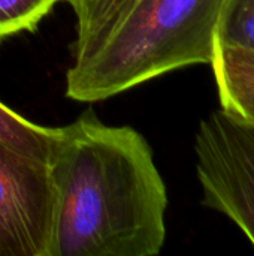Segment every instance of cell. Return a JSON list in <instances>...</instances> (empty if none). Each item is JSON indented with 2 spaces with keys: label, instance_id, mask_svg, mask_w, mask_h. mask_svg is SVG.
Listing matches in <instances>:
<instances>
[{
  "label": "cell",
  "instance_id": "3",
  "mask_svg": "<svg viewBox=\"0 0 254 256\" xmlns=\"http://www.w3.org/2000/svg\"><path fill=\"white\" fill-rule=\"evenodd\" d=\"M202 204L229 218L254 246V123L220 108L195 138Z\"/></svg>",
  "mask_w": 254,
  "mask_h": 256
},
{
  "label": "cell",
  "instance_id": "2",
  "mask_svg": "<svg viewBox=\"0 0 254 256\" xmlns=\"http://www.w3.org/2000/svg\"><path fill=\"white\" fill-rule=\"evenodd\" d=\"M78 20L66 94L97 102L168 72L210 64L225 0H66Z\"/></svg>",
  "mask_w": 254,
  "mask_h": 256
},
{
  "label": "cell",
  "instance_id": "1",
  "mask_svg": "<svg viewBox=\"0 0 254 256\" xmlns=\"http://www.w3.org/2000/svg\"><path fill=\"white\" fill-rule=\"evenodd\" d=\"M54 222L48 256H154L168 192L147 140L87 110L57 128L48 160Z\"/></svg>",
  "mask_w": 254,
  "mask_h": 256
},
{
  "label": "cell",
  "instance_id": "5",
  "mask_svg": "<svg viewBox=\"0 0 254 256\" xmlns=\"http://www.w3.org/2000/svg\"><path fill=\"white\" fill-rule=\"evenodd\" d=\"M210 66L222 108L254 123V52L214 42Z\"/></svg>",
  "mask_w": 254,
  "mask_h": 256
},
{
  "label": "cell",
  "instance_id": "6",
  "mask_svg": "<svg viewBox=\"0 0 254 256\" xmlns=\"http://www.w3.org/2000/svg\"><path fill=\"white\" fill-rule=\"evenodd\" d=\"M57 128H46L28 122L0 102V141L9 147L30 156L39 162L48 164Z\"/></svg>",
  "mask_w": 254,
  "mask_h": 256
},
{
  "label": "cell",
  "instance_id": "4",
  "mask_svg": "<svg viewBox=\"0 0 254 256\" xmlns=\"http://www.w3.org/2000/svg\"><path fill=\"white\" fill-rule=\"evenodd\" d=\"M52 222L48 164L0 141V256H48Z\"/></svg>",
  "mask_w": 254,
  "mask_h": 256
},
{
  "label": "cell",
  "instance_id": "8",
  "mask_svg": "<svg viewBox=\"0 0 254 256\" xmlns=\"http://www.w3.org/2000/svg\"><path fill=\"white\" fill-rule=\"evenodd\" d=\"M57 2L60 0H0V40L34 30Z\"/></svg>",
  "mask_w": 254,
  "mask_h": 256
},
{
  "label": "cell",
  "instance_id": "7",
  "mask_svg": "<svg viewBox=\"0 0 254 256\" xmlns=\"http://www.w3.org/2000/svg\"><path fill=\"white\" fill-rule=\"evenodd\" d=\"M214 42L254 52V0H225Z\"/></svg>",
  "mask_w": 254,
  "mask_h": 256
}]
</instances>
